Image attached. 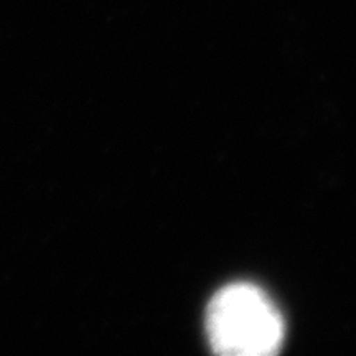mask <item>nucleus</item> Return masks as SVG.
Wrapping results in <instances>:
<instances>
[{
  "instance_id": "1",
  "label": "nucleus",
  "mask_w": 356,
  "mask_h": 356,
  "mask_svg": "<svg viewBox=\"0 0 356 356\" xmlns=\"http://www.w3.org/2000/svg\"><path fill=\"white\" fill-rule=\"evenodd\" d=\"M211 348L228 356H267L284 341L279 310L261 289L233 284L213 297L207 312Z\"/></svg>"
}]
</instances>
